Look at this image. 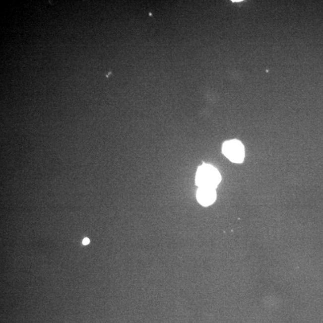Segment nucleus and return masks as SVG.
Listing matches in <instances>:
<instances>
[{
    "instance_id": "3",
    "label": "nucleus",
    "mask_w": 323,
    "mask_h": 323,
    "mask_svg": "<svg viewBox=\"0 0 323 323\" xmlns=\"http://www.w3.org/2000/svg\"><path fill=\"white\" fill-rule=\"evenodd\" d=\"M217 194L214 189L199 188L196 193L197 201L203 206L212 204L216 199Z\"/></svg>"
},
{
    "instance_id": "4",
    "label": "nucleus",
    "mask_w": 323,
    "mask_h": 323,
    "mask_svg": "<svg viewBox=\"0 0 323 323\" xmlns=\"http://www.w3.org/2000/svg\"><path fill=\"white\" fill-rule=\"evenodd\" d=\"M89 243V240L88 238H85V239H84L83 241V244L84 245H87V244H88Z\"/></svg>"
},
{
    "instance_id": "1",
    "label": "nucleus",
    "mask_w": 323,
    "mask_h": 323,
    "mask_svg": "<svg viewBox=\"0 0 323 323\" xmlns=\"http://www.w3.org/2000/svg\"><path fill=\"white\" fill-rule=\"evenodd\" d=\"M195 180L196 185L199 188L215 189L222 180V177L216 168L204 164L197 169Z\"/></svg>"
},
{
    "instance_id": "2",
    "label": "nucleus",
    "mask_w": 323,
    "mask_h": 323,
    "mask_svg": "<svg viewBox=\"0 0 323 323\" xmlns=\"http://www.w3.org/2000/svg\"><path fill=\"white\" fill-rule=\"evenodd\" d=\"M222 151L226 158L232 162L239 164L244 161V145L237 139L226 141L223 145Z\"/></svg>"
}]
</instances>
